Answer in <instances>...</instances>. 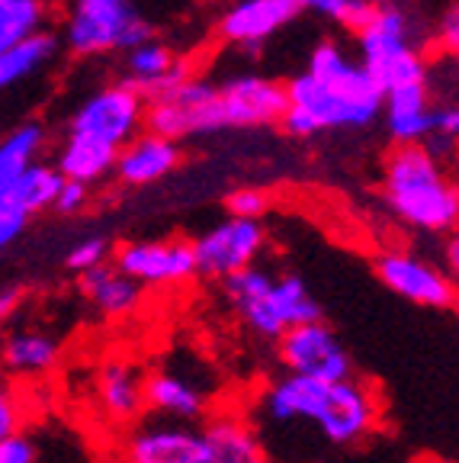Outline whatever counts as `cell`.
<instances>
[{
    "instance_id": "obj_9",
    "label": "cell",
    "mask_w": 459,
    "mask_h": 463,
    "mask_svg": "<svg viewBox=\"0 0 459 463\" xmlns=\"http://www.w3.org/2000/svg\"><path fill=\"white\" fill-rule=\"evenodd\" d=\"M276 354L286 373L312 376V380H347L357 376L351 354L338 341V335L324 326L322 318L315 322H302L283 332L276 341Z\"/></svg>"
},
{
    "instance_id": "obj_29",
    "label": "cell",
    "mask_w": 459,
    "mask_h": 463,
    "mask_svg": "<svg viewBox=\"0 0 459 463\" xmlns=\"http://www.w3.org/2000/svg\"><path fill=\"white\" fill-rule=\"evenodd\" d=\"M293 4H299V10H312L318 16H331L334 23L357 29V33L379 7V0H293Z\"/></svg>"
},
{
    "instance_id": "obj_36",
    "label": "cell",
    "mask_w": 459,
    "mask_h": 463,
    "mask_svg": "<svg viewBox=\"0 0 459 463\" xmlns=\"http://www.w3.org/2000/svg\"><path fill=\"white\" fill-rule=\"evenodd\" d=\"M36 444L23 431L0 438V463H36Z\"/></svg>"
},
{
    "instance_id": "obj_22",
    "label": "cell",
    "mask_w": 459,
    "mask_h": 463,
    "mask_svg": "<svg viewBox=\"0 0 459 463\" xmlns=\"http://www.w3.org/2000/svg\"><path fill=\"white\" fill-rule=\"evenodd\" d=\"M190 78L187 61H180L164 43H148L136 45L126 52V80L136 84L145 97H158L171 87H177L180 80Z\"/></svg>"
},
{
    "instance_id": "obj_5",
    "label": "cell",
    "mask_w": 459,
    "mask_h": 463,
    "mask_svg": "<svg viewBox=\"0 0 459 463\" xmlns=\"http://www.w3.org/2000/svg\"><path fill=\"white\" fill-rule=\"evenodd\" d=\"M360 61H363L373 78L382 84V90L408 80L431 78L427 61L417 45V29L408 10L395 7V4H379L376 14L370 16L363 29L357 33Z\"/></svg>"
},
{
    "instance_id": "obj_37",
    "label": "cell",
    "mask_w": 459,
    "mask_h": 463,
    "mask_svg": "<svg viewBox=\"0 0 459 463\" xmlns=\"http://www.w3.org/2000/svg\"><path fill=\"white\" fill-rule=\"evenodd\" d=\"M14 431H20V412L14 405V390H4V396H0V438H7Z\"/></svg>"
},
{
    "instance_id": "obj_19",
    "label": "cell",
    "mask_w": 459,
    "mask_h": 463,
    "mask_svg": "<svg viewBox=\"0 0 459 463\" xmlns=\"http://www.w3.org/2000/svg\"><path fill=\"white\" fill-rule=\"evenodd\" d=\"M180 165V142L177 138L158 136V132H142L129 145H122L119 161H116V177L129 187H148Z\"/></svg>"
},
{
    "instance_id": "obj_11",
    "label": "cell",
    "mask_w": 459,
    "mask_h": 463,
    "mask_svg": "<svg viewBox=\"0 0 459 463\" xmlns=\"http://www.w3.org/2000/svg\"><path fill=\"white\" fill-rule=\"evenodd\" d=\"M193 248L200 274L212 277V280H225V277L251 268L258 260L260 248H264V229H260V219L229 216L202 232L193 241Z\"/></svg>"
},
{
    "instance_id": "obj_24",
    "label": "cell",
    "mask_w": 459,
    "mask_h": 463,
    "mask_svg": "<svg viewBox=\"0 0 459 463\" xmlns=\"http://www.w3.org/2000/svg\"><path fill=\"white\" fill-rule=\"evenodd\" d=\"M65 184V174L58 171V165H42V161H33L20 177H14L10 184L0 187V200H10L16 206H23L26 213H42L55 206V196Z\"/></svg>"
},
{
    "instance_id": "obj_12",
    "label": "cell",
    "mask_w": 459,
    "mask_h": 463,
    "mask_svg": "<svg viewBox=\"0 0 459 463\" xmlns=\"http://www.w3.org/2000/svg\"><path fill=\"white\" fill-rule=\"evenodd\" d=\"M206 441L202 428L193 421L158 419L142 421L122 441V463H202Z\"/></svg>"
},
{
    "instance_id": "obj_30",
    "label": "cell",
    "mask_w": 459,
    "mask_h": 463,
    "mask_svg": "<svg viewBox=\"0 0 459 463\" xmlns=\"http://www.w3.org/2000/svg\"><path fill=\"white\" fill-rule=\"evenodd\" d=\"M424 145H427L440 161L453 158V155L459 152V100L437 103V107H434V132Z\"/></svg>"
},
{
    "instance_id": "obj_38",
    "label": "cell",
    "mask_w": 459,
    "mask_h": 463,
    "mask_svg": "<svg viewBox=\"0 0 459 463\" xmlns=\"http://www.w3.org/2000/svg\"><path fill=\"white\" fill-rule=\"evenodd\" d=\"M444 268L450 274V280L456 283V293H459V225L453 232H446V241H444Z\"/></svg>"
},
{
    "instance_id": "obj_15",
    "label": "cell",
    "mask_w": 459,
    "mask_h": 463,
    "mask_svg": "<svg viewBox=\"0 0 459 463\" xmlns=\"http://www.w3.org/2000/svg\"><path fill=\"white\" fill-rule=\"evenodd\" d=\"M206 460L202 463H270L258 428L238 409H216L200 421Z\"/></svg>"
},
{
    "instance_id": "obj_10",
    "label": "cell",
    "mask_w": 459,
    "mask_h": 463,
    "mask_svg": "<svg viewBox=\"0 0 459 463\" xmlns=\"http://www.w3.org/2000/svg\"><path fill=\"white\" fill-rule=\"evenodd\" d=\"M373 270L395 297L408 299L415 306H431V309H446L456 303V283L450 280L446 268H437L431 260L417 258L411 251H379L373 258Z\"/></svg>"
},
{
    "instance_id": "obj_28",
    "label": "cell",
    "mask_w": 459,
    "mask_h": 463,
    "mask_svg": "<svg viewBox=\"0 0 459 463\" xmlns=\"http://www.w3.org/2000/svg\"><path fill=\"white\" fill-rule=\"evenodd\" d=\"M45 14V0H0V49L42 33Z\"/></svg>"
},
{
    "instance_id": "obj_16",
    "label": "cell",
    "mask_w": 459,
    "mask_h": 463,
    "mask_svg": "<svg viewBox=\"0 0 459 463\" xmlns=\"http://www.w3.org/2000/svg\"><path fill=\"white\" fill-rule=\"evenodd\" d=\"M295 16H299V4L293 0H238L219 20V36L229 45L254 49L276 36Z\"/></svg>"
},
{
    "instance_id": "obj_35",
    "label": "cell",
    "mask_w": 459,
    "mask_h": 463,
    "mask_svg": "<svg viewBox=\"0 0 459 463\" xmlns=\"http://www.w3.org/2000/svg\"><path fill=\"white\" fill-rule=\"evenodd\" d=\"M87 203H90V187H87L84 181H71V177H65V184H61V190H58L55 206H52V210L61 213V216H78Z\"/></svg>"
},
{
    "instance_id": "obj_31",
    "label": "cell",
    "mask_w": 459,
    "mask_h": 463,
    "mask_svg": "<svg viewBox=\"0 0 459 463\" xmlns=\"http://www.w3.org/2000/svg\"><path fill=\"white\" fill-rule=\"evenodd\" d=\"M107 254H109V241L94 235V239H84L65 254V268L74 270V274H84V270H94L100 264H107Z\"/></svg>"
},
{
    "instance_id": "obj_1",
    "label": "cell",
    "mask_w": 459,
    "mask_h": 463,
    "mask_svg": "<svg viewBox=\"0 0 459 463\" xmlns=\"http://www.w3.org/2000/svg\"><path fill=\"white\" fill-rule=\"evenodd\" d=\"M283 129L295 138L324 129H363L386 109V90L363 61H353L334 39L312 49L309 65L286 84Z\"/></svg>"
},
{
    "instance_id": "obj_26",
    "label": "cell",
    "mask_w": 459,
    "mask_h": 463,
    "mask_svg": "<svg viewBox=\"0 0 459 463\" xmlns=\"http://www.w3.org/2000/svg\"><path fill=\"white\" fill-rule=\"evenodd\" d=\"M58 52V39L52 33H33V36L20 39V43L0 49V84L14 87L20 80L33 78L36 71H42Z\"/></svg>"
},
{
    "instance_id": "obj_18",
    "label": "cell",
    "mask_w": 459,
    "mask_h": 463,
    "mask_svg": "<svg viewBox=\"0 0 459 463\" xmlns=\"http://www.w3.org/2000/svg\"><path fill=\"white\" fill-rule=\"evenodd\" d=\"M382 119H386L389 138H392L395 145L427 142V138H431V132H434L431 78L389 87Z\"/></svg>"
},
{
    "instance_id": "obj_34",
    "label": "cell",
    "mask_w": 459,
    "mask_h": 463,
    "mask_svg": "<svg viewBox=\"0 0 459 463\" xmlns=\"http://www.w3.org/2000/svg\"><path fill=\"white\" fill-rule=\"evenodd\" d=\"M33 213H26L23 206L10 200H0V245L10 248L16 239H20L23 232H26V222Z\"/></svg>"
},
{
    "instance_id": "obj_3",
    "label": "cell",
    "mask_w": 459,
    "mask_h": 463,
    "mask_svg": "<svg viewBox=\"0 0 459 463\" xmlns=\"http://www.w3.org/2000/svg\"><path fill=\"white\" fill-rule=\"evenodd\" d=\"M386 206L405 225L446 235L459 225V184L424 142L395 145L382 165Z\"/></svg>"
},
{
    "instance_id": "obj_4",
    "label": "cell",
    "mask_w": 459,
    "mask_h": 463,
    "mask_svg": "<svg viewBox=\"0 0 459 463\" xmlns=\"http://www.w3.org/2000/svg\"><path fill=\"white\" fill-rule=\"evenodd\" d=\"M222 283L225 297L235 306L244 326L267 341H280L286 328L322 318V309L305 289V283L293 274L273 277L270 270L251 264V268L225 277Z\"/></svg>"
},
{
    "instance_id": "obj_23",
    "label": "cell",
    "mask_w": 459,
    "mask_h": 463,
    "mask_svg": "<svg viewBox=\"0 0 459 463\" xmlns=\"http://www.w3.org/2000/svg\"><path fill=\"white\" fill-rule=\"evenodd\" d=\"M122 148H113L107 142H97L90 136H78V132H68V142L61 145L58 152V171L71 177V181L94 184L100 177H107L109 171H116V161H119Z\"/></svg>"
},
{
    "instance_id": "obj_2",
    "label": "cell",
    "mask_w": 459,
    "mask_h": 463,
    "mask_svg": "<svg viewBox=\"0 0 459 463\" xmlns=\"http://www.w3.org/2000/svg\"><path fill=\"white\" fill-rule=\"evenodd\" d=\"M258 412L267 425H309L331 448H351L379 428L382 402L376 386L360 376L312 380L286 373L264 386Z\"/></svg>"
},
{
    "instance_id": "obj_33",
    "label": "cell",
    "mask_w": 459,
    "mask_h": 463,
    "mask_svg": "<svg viewBox=\"0 0 459 463\" xmlns=\"http://www.w3.org/2000/svg\"><path fill=\"white\" fill-rule=\"evenodd\" d=\"M225 210H229V216L260 219L267 213V196L254 187H238L225 196Z\"/></svg>"
},
{
    "instance_id": "obj_39",
    "label": "cell",
    "mask_w": 459,
    "mask_h": 463,
    "mask_svg": "<svg viewBox=\"0 0 459 463\" xmlns=\"http://www.w3.org/2000/svg\"><path fill=\"white\" fill-rule=\"evenodd\" d=\"M16 303H20V287H4V293H0V316H14Z\"/></svg>"
},
{
    "instance_id": "obj_7",
    "label": "cell",
    "mask_w": 459,
    "mask_h": 463,
    "mask_svg": "<svg viewBox=\"0 0 459 463\" xmlns=\"http://www.w3.org/2000/svg\"><path fill=\"white\" fill-rule=\"evenodd\" d=\"M145 129L158 132L167 138H193L212 136V132L229 129L222 107V90L202 78H187L177 87L158 97H148V113H145Z\"/></svg>"
},
{
    "instance_id": "obj_40",
    "label": "cell",
    "mask_w": 459,
    "mask_h": 463,
    "mask_svg": "<svg viewBox=\"0 0 459 463\" xmlns=\"http://www.w3.org/2000/svg\"><path fill=\"white\" fill-rule=\"evenodd\" d=\"M456 312H459V306H456Z\"/></svg>"
},
{
    "instance_id": "obj_25",
    "label": "cell",
    "mask_w": 459,
    "mask_h": 463,
    "mask_svg": "<svg viewBox=\"0 0 459 463\" xmlns=\"http://www.w3.org/2000/svg\"><path fill=\"white\" fill-rule=\"evenodd\" d=\"M4 364L16 376H45L58 364V341L36 328H20L4 341Z\"/></svg>"
},
{
    "instance_id": "obj_8",
    "label": "cell",
    "mask_w": 459,
    "mask_h": 463,
    "mask_svg": "<svg viewBox=\"0 0 459 463\" xmlns=\"http://www.w3.org/2000/svg\"><path fill=\"white\" fill-rule=\"evenodd\" d=\"M145 113H148V103H145V94L136 84H129V80L107 84L80 103L78 113L71 116L68 132L90 136L97 142L122 148L138 136V129L145 126Z\"/></svg>"
},
{
    "instance_id": "obj_14",
    "label": "cell",
    "mask_w": 459,
    "mask_h": 463,
    "mask_svg": "<svg viewBox=\"0 0 459 463\" xmlns=\"http://www.w3.org/2000/svg\"><path fill=\"white\" fill-rule=\"evenodd\" d=\"M219 90H222L225 119H229L231 129L283 123V113L289 107L286 84H276L264 74H231L225 84H219Z\"/></svg>"
},
{
    "instance_id": "obj_21",
    "label": "cell",
    "mask_w": 459,
    "mask_h": 463,
    "mask_svg": "<svg viewBox=\"0 0 459 463\" xmlns=\"http://www.w3.org/2000/svg\"><path fill=\"white\" fill-rule=\"evenodd\" d=\"M80 297L94 306L103 318H126L142 303V287L136 277H129L119 264H100L94 270L80 274Z\"/></svg>"
},
{
    "instance_id": "obj_6",
    "label": "cell",
    "mask_w": 459,
    "mask_h": 463,
    "mask_svg": "<svg viewBox=\"0 0 459 463\" xmlns=\"http://www.w3.org/2000/svg\"><path fill=\"white\" fill-rule=\"evenodd\" d=\"M148 20L136 14L132 0H71L65 23V45L74 55L129 52L148 43Z\"/></svg>"
},
{
    "instance_id": "obj_17",
    "label": "cell",
    "mask_w": 459,
    "mask_h": 463,
    "mask_svg": "<svg viewBox=\"0 0 459 463\" xmlns=\"http://www.w3.org/2000/svg\"><path fill=\"white\" fill-rule=\"evenodd\" d=\"M94 399L100 405V412L113 425H129L148 409V396H145V376L132 367L126 357H107L97 367L94 376Z\"/></svg>"
},
{
    "instance_id": "obj_20",
    "label": "cell",
    "mask_w": 459,
    "mask_h": 463,
    "mask_svg": "<svg viewBox=\"0 0 459 463\" xmlns=\"http://www.w3.org/2000/svg\"><path fill=\"white\" fill-rule=\"evenodd\" d=\"M145 396H148V409L155 415L177 421H202L209 415V399L196 380L177 373V370H151L145 376Z\"/></svg>"
},
{
    "instance_id": "obj_27",
    "label": "cell",
    "mask_w": 459,
    "mask_h": 463,
    "mask_svg": "<svg viewBox=\"0 0 459 463\" xmlns=\"http://www.w3.org/2000/svg\"><path fill=\"white\" fill-rule=\"evenodd\" d=\"M45 145V126L42 123H20L10 129V136L0 145V187L20 177L33 161L39 158Z\"/></svg>"
},
{
    "instance_id": "obj_32",
    "label": "cell",
    "mask_w": 459,
    "mask_h": 463,
    "mask_svg": "<svg viewBox=\"0 0 459 463\" xmlns=\"http://www.w3.org/2000/svg\"><path fill=\"white\" fill-rule=\"evenodd\" d=\"M434 43H437V49L446 58H456L459 61V0H453L450 7L437 16V23H434Z\"/></svg>"
},
{
    "instance_id": "obj_13",
    "label": "cell",
    "mask_w": 459,
    "mask_h": 463,
    "mask_svg": "<svg viewBox=\"0 0 459 463\" xmlns=\"http://www.w3.org/2000/svg\"><path fill=\"white\" fill-rule=\"evenodd\" d=\"M116 264L145 287H173L200 274L193 241H126L116 248Z\"/></svg>"
}]
</instances>
